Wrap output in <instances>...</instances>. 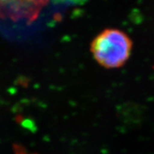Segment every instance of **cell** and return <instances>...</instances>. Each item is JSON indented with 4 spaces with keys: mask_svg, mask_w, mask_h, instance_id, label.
<instances>
[{
    "mask_svg": "<svg viewBox=\"0 0 154 154\" xmlns=\"http://www.w3.org/2000/svg\"><path fill=\"white\" fill-rule=\"evenodd\" d=\"M14 154H31L25 149L19 145H14Z\"/></svg>",
    "mask_w": 154,
    "mask_h": 154,
    "instance_id": "3",
    "label": "cell"
},
{
    "mask_svg": "<svg viewBox=\"0 0 154 154\" xmlns=\"http://www.w3.org/2000/svg\"><path fill=\"white\" fill-rule=\"evenodd\" d=\"M49 0H0V17L12 20L33 22Z\"/></svg>",
    "mask_w": 154,
    "mask_h": 154,
    "instance_id": "2",
    "label": "cell"
},
{
    "mask_svg": "<svg viewBox=\"0 0 154 154\" xmlns=\"http://www.w3.org/2000/svg\"><path fill=\"white\" fill-rule=\"evenodd\" d=\"M132 42L124 31L108 28L93 39L91 44L95 60L103 67L119 68L123 66L131 56Z\"/></svg>",
    "mask_w": 154,
    "mask_h": 154,
    "instance_id": "1",
    "label": "cell"
}]
</instances>
